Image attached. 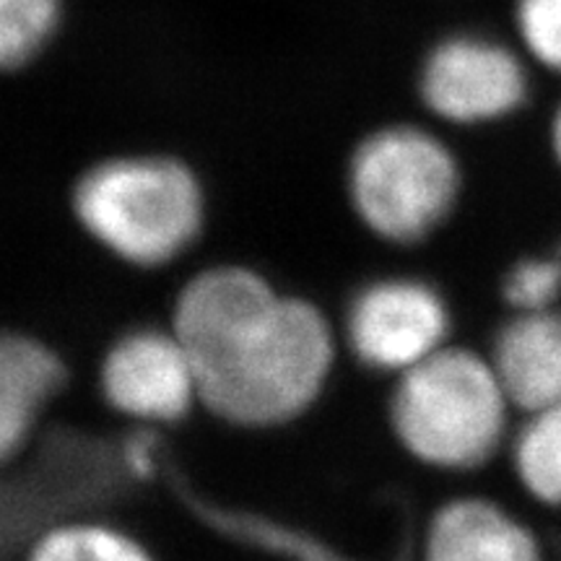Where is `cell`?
Wrapping results in <instances>:
<instances>
[{"mask_svg":"<svg viewBox=\"0 0 561 561\" xmlns=\"http://www.w3.org/2000/svg\"><path fill=\"white\" fill-rule=\"evenodd\" d=\"M172 331L198 371L201 405L244 430L289 424L333 375L335 333L320 307L244 265L195 273Z\"/></svg>","mask_w":561,"mask_h":561,"instance_id":"cell-1","label":"cell"},{"mask_svg":"<svg viewBox=\"0 0 561 561\" xmlns=\"http://www.w3.org/2000/svg\"><path fill=\"white\" fill-rule=\"evenodd\" d=\"M76 221L112 257L133 268H161L198 242L206 191L191 164L167 153H117L76 180Z\"/></svg>","mask_w":561,"mask_h":561,"instance_id":"cell-2","label":"cell"},{"mask_svg":"<svg viewBox=\"0 0 561 561\" xmlns=\"http://www.w3.org/2000/svg\"><path fill=\"white\" fill-rule=\"evenodd\" d=\"M510 409L491 359L445 346L398 377L390 424L413 460L437 471H473L507 437Z\"/></svg>","mask_w":561,"mask_h":561,"instance_id":"cell-3","label":"cell"},{"mask_svg":"<svg viewBox=\"0 0 561 561\" xmlns=\"http://www.w3.org/2000/svg\"><path fill=\"white\" fill-rule=\"evenodd\" d=\"M460 164L437 133L390 123L364 136L346 164V193L362 227L390 244L432 237L460 198Z\"/></svg>","mask_w":561,"mask_h":561,"instance_id":"cell-4","label":"cell"},{"mask_svg":"<svg viewBox=\"0 0 561 561\" xmlns=\"http://www.w3.org/2000/svg\"><path fill=\"white\" fill-rule=\"evenodd\" d=\"M416 94L434 121L486 125L520 110L528 96L523 60L504 42L455 32L430 47L419 66Z\"/></svg>","mask_w":561,"mask_h":561,"instance_id":"cell-5","label":"cell"},{"mask_svg":"<svg viewBox=\"0 0 561 561\" xmlns=\"http://www.w3.org/2000/svg\"><path fill=\"white\" fill-rule=\"evenodd\" d=\"M450 310L442 294L413 276L369 280L351 299L343 335L367 369L401 377L447 346Z\"/></svg>","mask_w":561,"mask_h":561,"instance_id":"cell-6","label":"cell"},{"mask_svg":"<svg viewBox=\"0 0 561 561\" xmlns=\"http://www.w3.org/2000/svg\"><path fill=\"white\" fill-rule=\"evenodd\" d=\"M100 390L112 411L140 424H174L201 403L198 371L172 328L121 335L102 359Z\"/></svg>","mask_w":561,"mask_h":561,"instance_id":"cell-7","label":"cell"},{"mask_svg":"<svg viewBox=\"0 0 561 561\" xmlns=\"http://www.w3.org/2000/svg\"><path fill=\"white\" fill-rule=\"evenodd\" d=\"M421 561H546L530 528L502 504L460 496L434 512Z\"/></svg>","mask_w":561,"mask_h":561,"instance_id":"cell-8","label":"cell"},{"mask_svg":"<svg viewBox=\"0 0 561 561\" xmlns=\"http://www.w3.org/2000/svg\"><path fill=\"white\" fill-rule=\"evenodd\" d=\"M489 359L512 409L533 413L561 403V312H515Z\"/></svg>","mask_w":561,"mask_h":561,"instance_id":"cell-9","label":"cell"},{"mask_svg":"<svg viewBox=\"0 0 561 561\" xmlns=\"http://www.w3.org/2000/svg\"><path fill=\"white\" fill-rule=\"evenodd\" d=\"M62 382L66 367L50 346L32 335L0 331V468L30 442Z\"/></svg>","mask_w":561,"mask_h":561,"instance_id":"cell-10","label":"cell"},{"mask_svg":"<svg viewBox=\"0 0 561 561\" xmlns=\"http://www.w3.org/2000/svg\"><path fill=\"white\" fill-rule=\"evenodd\" d=\"M517 481L536 502L561 504V403L528 413L512 445Z\"/></svg>","mask_w":561,"mask_h":561,"instance_id":"cell-11","label":"cell"},{"mask_svg":"<svg viewBox=\"0 0 561 561\" xmlns=\"http://www.w3.org/2000/svg\"><path fill=\"white\" fill-rule=\"evenodd\" d=\"M26 561H157L136 536L100 520H73L47 528Z\"/></svg>","mask_w":561,"mask_h":561,"instance_id":"cell-12","label":"cell"},{"mask_svg":"<svg viewBox=\"0 0 561 561\" xmlns=\"http://www.w3.org/2000/svg\"><path fill=\"white\" fill-rule=\"evenodd\" d=\"M62 24V0H0V70L37 60Z\"/></svg>","mask_w":561,"mask_h":561,"instance_id":"cell-13","label":"cell"},{"mask_svg":"<svg viewBox=\"0 0 561 561\" xmlns=\"http://www.w3.org/2000/svg\"><path fill=\"white\" fill-rule=\"evenodd\" d=\"M504 301L515 312L557 310L561 297V248L551 257H528L512 265L502 284Z\"/></svg>","mask_w":561,"mask_h":561,"instance_id":"cell-14","label":"cell"},{"mask_svg":"<svg viewBox=\"0 0 561 561\" xmlns=\"http://www.w3.org/2000/svg\"><path fill=\"white\" fill-rule=\"evenodd\" d=\"M515 24L525 50L561 73V0H517Z\"/></svg>","mask_w":561,"mask_h":561,"instance_id":"cell-15","label":"cell"},{"mask_svg":"<svg viewBox=\"0 0 561 561\" xmlns=\"http://www.w3.org/2000/svg\"><path fill=\"white\" fill-rule=\"evenodd\" d=\"M551 144H553V153H557L559 164H561V107L553 117V128H551Z\"/></svg>","mask_w":561,"mask_h":561,"instance_id":"cell-16","label":"cell"}]
</instances>
